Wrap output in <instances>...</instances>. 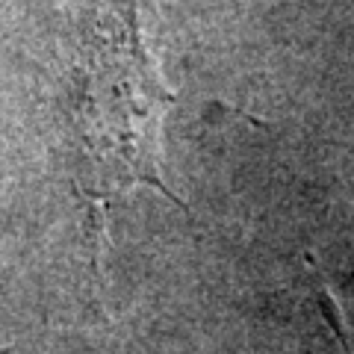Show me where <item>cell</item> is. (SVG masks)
I'll return each mask as SVG.
<instances>
[{"mask_svg": "<svg viewBox=\"0 0 354 354\" xmlns=\"http://www.w3.org/2000/svg\"><path fill=\"white\" fill-rule=\"evenodd\" d=\"M153 0H88L83 18L74 136L80 189L97 209L151 186L186 207L162 177V121L177 104L151 48Z\"/></svg>", "mask_w": 354, "mask_h": 354, "instance_id": "1", "label": "cell"}, {"mask_svg": "<svg viewBox=\"0 0 354 354\" xmlns=\"http://www.w3.org/2000/svg\"><path fill=\"white\" fill-rule=\"evenodd\" d=\"M0 354H6V351H0Z\"/></svg>", "mask_w": 354, "mask_h": 354, "instance_id": "2", "label": "cell"}]
</instances>
